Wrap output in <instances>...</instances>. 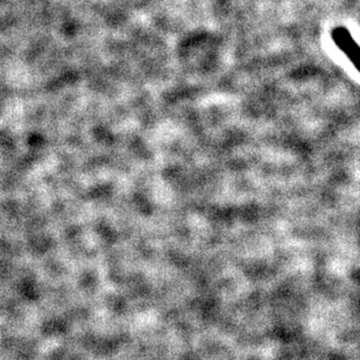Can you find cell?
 Segmentation results:
<instances>
[{
  "instance_id": "cell-1",
  "label": "cell",
  "mask_w": 360,
  "mask_h": 360,
  "mask_svg": "<svg viewBox=\"0 0 360 360\" xmlns=\"http://www.w3.org/2000/svg\"><path fill=\"white\" fill-rule=\"evenodd\" d=\"M331 37L337 47L347 55L360 72V46L351 37L350 32L344 27H337L333 30Z\"/></svg>"
}]
</instances>
